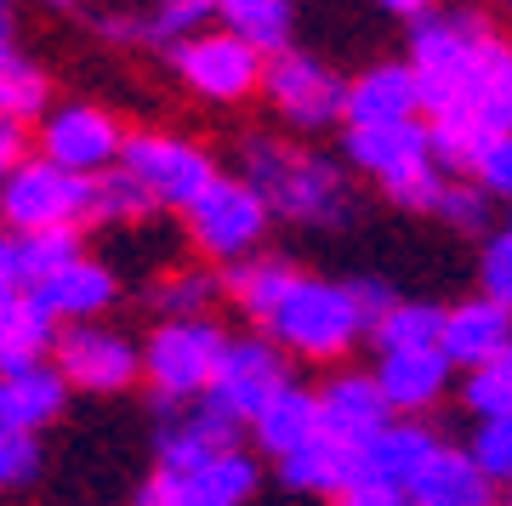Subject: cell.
I'll return each mask as SVG.
<instances>
[{
	"mask_svg": "<svg viewBox=\"0 0 512 506\" xmlns=\"http://www.w3.org/2000/svg\"><path fill=\"white\" fill-rule=\"evenodd\" d=\"M239 177L268 199V211L302 228H342L353 222V188L342 165L296 148L285 137H245L239 143Z\"/></svg>",
	"mask_w": 512,
	"mask_h": 506,
	"instance_id": "obj_1",
	"label": "cell"
},
{
	"mask_svg": "<svg viewBox=\"0 0 512 506\" xmlns=\"http://www.w3.org/2000/svg\"><path fill=\"white\" fill-rule=\"evenodd\" d=\"M348 165L365 171V177L382 182V194L399 205V211H427L439 217L444 182L439 160H433V131L421 120H399V126H348Z\"/></svg>",
	"mask_w": 512,
	"mask_h": 506,
	"instance_id": "obj_2",
	"label": "cell"
},
{
	"mask_svg": "<svg viewBox=\"0 0 512 506\" xmlns=\"http://www.w3.org/2000/svg\"><path fill=\"white\" fill-rule=\"evenodd\" d=\"M501 35L478 6H461V12H439V18L416 23L410 35V69H416L421 86V114L439 120L450 114V103L461 97L467 74L478 69V57L490 52V40Z\"/></svg>",
	"mask_w": 512,
	"mask_h": 506,
	"instance_id": "obj_3",
	"label": "cell"
},
{
	"mask_svg": "<svg viewBox=\"0 0 512 506\" xmlns=\"http://www.w3.org/2000/svg\"><path fill=\"white\" fill-rule=\"evenodd\" d=\"M228 330L217 319H160V330L143 347V381L165 404H200L217 387L222 353H228Z\"/></svg>",
	"mask_w": 512,
	"mask_h": 506,
	"instance_id": "obj_4",
	"label": "cell"
},
{
	"mask_svg": "<svg viewBox=\"0 0 512 506\" xmlns=\"http://www.w3.org/2000/svg\"><path fill=\"white\" fill-rule=\"evenodd\" d=\"M268 336H274L285 353L296 359H342L359 336H370L365 319H359V302H353V285H336V279H308L285 296V308L268 319Z\"/></svg>",
	"mask_w": 512,
	"mask_h": 506,
	"instance_id": "obj_5",
	"label": "cell"
},
{
	"mask_svg": "<svg viewBox=\"0 0 512 506\" xmlns=\"http://www.w3.org/2000/svg\"><path fill=\"white\" fill-rule=\"evenodd\" d=\"M86 217H92V177H74L46 154H29L0 182V228L18 239L46 228H80Z\"/></svg>",
	"mask_w": 512,
	"mask_h": 506,
	"instance_id": "obj_6",
	"label": "cell"
},
{
	"mask_svg": "<svg viewBox=\"0 0 512 506\" xmlns=\"http://www.w3.org/2000/svg\"><path fill=\"white\" fill-rule=\"evenodd\" d=\"M120 165L143 182L154 205H171V211H183V217L211 194V182L222 177L217 160H211L194 137H177V131H131Z\"/></svg>",
	"mask_w": 512,
	"mask_h": 506,
	"instance_id": "obj_7",
	"label": "cell"
},
{
	"mask_svg": "<svg viewBox=\"0 0 512 506\" xmlns=\"http://www.w3.org/2000/svg\"><path fill=\"white\" fill-rule=\"evenodd\" d=\"M165 57H171L177 80L205 103H245L251 91H262V74H268V57L228 29H200Z\"/></svg>",
	"mask_w": 512,
	"mask_h": 506,
	"instance_id": "obj_8",
	"label": "cell"
},
{
	"mask_svg": "<svg viewBox=\"0 0 512 506\" xmlns=\"http://www.w3.org/2000/svg\"><path fill=\"white\" fill-rule=\"evenodd\" d=\"M268 222H274V211H268V199L256 194L251 182L245 177H217L211 194L188 211V239H194L211 262H228V268H234V262L256 256Z\"/></svg>",
	"mask_w": 512,
	"mask_h": 506,
	"instance_id": "obj_9",
	"label": "cell"
},
{
	"mask_svg": "<svg viewBox=\"0 0 512 506\" xmlns=\"http://www.w3.org/2000/svg\"><path fill=\"white\" fill-rule=\"evenodd\" d=\"M262 97H268V109L296 131H325V126H336V120H348V80L336 69H325L319 57L296 52V46L268 57Z\"/></svg>",
	"mask_w": 512,
	"mask_h": 506,
	"instance_id": "obj_10",
	"label": "cell"
},
{
	"mask_svg": "<svg viewBox=\"0 0 512 506\" xmlns=\"http://www.w3.org/2000/svg\"><path fill=\"white\" fill-rule=\"evenodd\" d=\"M285 387H291V353H285L274 336H234L228 353H222L217 387L205 398H211L217 410H228L239 427H251Z\"/></svg>",
	"mask_w": 512,
	"mask_h": 506,
	"instance_id": "obj_11",
	"label": "cell"
},
{
	"mask_svg": "<svg viewBox=\"0 0 512 506\" xmlns=\"http://www.w3.org/2000/svg\"><path fill=\"white\" fill-rule=\"evenodd\" d=\"M40 154L74 177H103L120 165L126 154V131L114 120L109 109H97V103H63L40 120Z\"/></svg>",
	"mask_w": 512,
	"mask_h": 506,
	"instance_id": "obj_12",
	"label": "cell"
},
{
	"mask_svg": "<svg viewBox=\"0 0 512 506\" xmlns=\"http://www.w3.org/2000/svg\"><path fill=\"white\" fill-rule=\"evenodd\" d=\"M256 495V461L245 450H228L205 467H154L131 506H245Z\"/></svg>",
	"mask_w": 512,
	"mask_h": 506,
	"instance_id": "obj_13",
	"label": "cell"
},
{
	"mask_svg": "<svg viewBox=\"0 0 512 506\" xmlns=\"http://www.w3.org/2000/svg\"><path fill=\"white\" fill-rule=\"evenodd\" d=\"M52 364L80 393H126L131 381L143 376V347L126 342L109 325H63Z\"/></svg>",
	"mask_w": 512,
	"mask_h": 506,
	"instance_id": "obj_14",
	"label": "cell"
},
{
	"mask_svg": "<svg viewBox=\"0 0 512 506\" xmlns=\"http://www.w3.org/2000/svg\"><path fill=\"white\" fill-rule=\"evenodd\" d=\"M165 410H171V421L154 438L160 467L183 472V467H205V461L239 450V421L228 410H217L211 398H200V404H165Z\"/></svg>",
	"mask_w": 512,
	"mask_h": 506,
	"instance_id": "obj_15",
	"label": "cell"
},
{
	"mask_svg": "<svg viewBox=\"0 0 512 506\" xmlns=\"http://www.w3.org/2000/svg\"><path fill=\"white\" fill-rule=\"evenodd\" d=\"M439 347H444V359L456 370H467V376L495 359H512V313L501 302H490V296H467V302L450 308Z\"/></svg>",
	"mask_w": 512,
	"mask_h": 506,
	"instance_id": "obj_16",
	"label": "cell"
},
{
	"mask_svg": "<svg viewBox=\"0 0 512 506\" xmlns=\"http://www.w3.org/2000/svg\"><path fill=\"white\" fill-rule=\"evenodd\" d=\"M319 421H325L330 438H342V444H353V450H365L376 433L393 427V410H387L376 376H365V370H342V376H330L325 387H319Z\"/></svg>",
	"mask_w": 512,
	"mask_h": 506,
	"instance_id": "obj_17",
	"label": "cell"
},
{
	"mask_svg": "<svg viewBox=\"0 0 512 506\" xmlns=\"http://www.w3.org/2000/svg\"><path fill=\"white\" fill-rule=\"evenodd\" d=\"M370 376H376L393 416H427L433 404H444L456 364L444 359V347H416V353H382Z\"/></svg>",
	"mask_w": 512,
	"mask_h": 506,
	"instance_id": "obj_18",
	"label": "cell"
},
{
	"mask_svg": "<svg viewBox=\"0 0 512 506\" xmlns=\"http://www.w3.org/2000/svg\"><path fill=\"white\" fill-rule=\"evenodd\" d=\"M29 296H35L40 308L52 313L57 325H97V313H103L114 296H120V285H114V273L103 268V262L80 256V262H69L63 273L40 279Z\"/></svg>",
	"mask_w": 512,
	"mask_h": 506,
	"instance_id": "obj_19",
	"label": "cell"
},
{
	"mask_svg": "<svg viewBox=\"0 0 512 506\" xmlns=\"http://www.w3.org/2000/svg\"><path fill=\"white\" fill-rule=\"evenodd\" d=\"M421 114V86L410 63H376L348 80V126H399Z\"/></svg>",
	"mask_w": 512,
	"mask_h": 506,
	"instance_id": "obj_20",
	"label": "cell"
},
{
	"mask_svg": "<svg viewBox=\"0 0 512 506\" xmlns=\"http://www.w3.org/2000/svg\"><path fill=\"white\" fill-rule=\"evenodd\" d=\"M490 495L495 484L484 478L473 450H456V444H439V455L410 484V506H490Z\"/></svg>",
	"mask_w": 512,
	"mask_h": 506,
	"instance_id": "obj_21",
	"label": "cell"
},
{
	"mask_svg": "<svg viewBox=\"0 0 512 506\" xmlns=\"http://www.w3.org/2000/svg\"><path fill=\"white\" fill-rule=\"evenodd\" d=\"M69 404V381L57 376V364L23 370V376H0V427L6 433H29L35 438L46 421L63 416Z\"/></svg>",
	"mask_w": 512,
	"mask_h": 506,
	"instance_id": "obj_22",
	"label": "cell"
},
{
	"mask_svg": "<svg viewBox=\"0 0 512 506\" xmlns=\"http://www.w3.org/2000/svg\"><path fill=\"white\" fill-rule=\"evenodd\" d=\"M433 455H439V438L427 433L421 421H393L387 433H376L365 450H359V461H365L359 478H382V484L410 495V484L421 478V467H427Z\"/></svg>",
	"mask_w": 512,
	"mask_h": 506,
	"instance_id": "obj_23",
	"label": "cell"
},
{
	"mask_svg": "<svg viewBox=\"0 0 512 506\" xmlns=\"http://www.w3.org/2000/svg\"><path fill=\"white\" fill-rule=\"evenodd\" d=\"M359 472H365L359 450L342 444V438H330V433H319L313 444H302L296 455L279 461V478H285L291 489H302V495H330V501H336Z\"/></svg>",
	"mask_w": 512,
	"mask_h": 506,
	"instance_id": "obj_24",
	"label": "cell"
},
{
	"mask_svg": "<svg viewBox=\"0 0 512 506\" xmlns=\"http://www.w3.org/2000/svg\"><path fill=\"white\" fill-rule=\"evenodd\" d=\"M296 285H302V273H296L285 256H262V251L222 273V290L234 296V308L251 313V319H262V325L285 308V296H291Z\"/></svg>",
	"mask_w": 512,
	"mask_h": 506,
	"instance_id": "obj_25",
	"label": "cell"
},
{
	"mask_svg": "<svg viewBox=\"0 0 512 506\" xmlns=\"http://www.w3.org/2000/svg\"><path fill=\"white\" fill-rule=\"evenodd\" d=\"M256 444L274 455V461H285V455H296L302 444H313V438L325 433V421H319V393H308V387H285V393L262 410V416L251 421Z\"/></svg>",
	"mask_w": 512,
	"mask_h": 506,
	"instance_id": "obj_26",
	"label": "cell"
},
{
	"mask_svg": "<svg viewBox=\"0 0 512 506\" xmlns=\"http://www.w3.org/2000/svg\"><path fill=\"white\" fill-rule=\"evenodd\" d=\"M57 336H63L57 319L23 290V302L12 308V319L0 325V376H23V370L52 364L46 353H57Z\"/></svg>",
	"mask_w": 512,
	"mask_h": 506,
	"instance_id": "obj_27",
	"label": "cell"
},
{
	"mask_svg": "<svg viewBox=\"0 0 512 506\" xmlns=\"http://www.w3.org/2000/svg\"><path fill=\"white\" fill-rule=\"evenodd\" d=\"M217 18L228 35L239 40H251L262 57H279V52H291V0H217Z\"/></svg>",
	"mask_w": 512,
	"mask_h": 506,
	"instance_id": "obj_28",
	"label": "cell"
},
{
	"mask_svg": "<svg viewBox=\"0 0 512 506\" xmlns=\"http://www.w3.org/2000/svg\"><path fill=\"white\" fill-rule=\"evenodd\" d=\"M46 103H52V80L35 57H23L18 46H0V114L6 120H46Z\"/></svg>",
	"mask_w": 512,
	"mask_h": 506,
	"instance_id": "obj_29",
	"label": "cell"
},
{
	"mask_svg": "<svg viewBox=\"0 0 512 506\" xmlns=\"http://www.w3.org/2000/svg\"><path fill=\"white\" fill-rule=\"evenodd\" d=\"M444 319H450V308H433V302H399V308L387 313L382 325L370 330V342L382 347V353H416V347H439Z\"/></svg>",
	"mask_w": 512,
	"mask_h": 506,
	"instance_id": "obj_30",
	"label": "cell"
},
{
	"mask_svg": "<svg viewBox=\"0 0 512 506\" xmlns=\"http://www.w3.org/2000/svg\"><path fill=\"white\" fill-rule=\"evenodd\" d=\"M80 228H46V234H23L18 239V285L35 290L40 279L63 273L69 262H80Z\"/></svg>",
	"mask_w": 512,
	"mask_h": 506,
	"instance_id": "obj_31",
	"label": "cell"
},
{
	"mask_svg": "<svg viewBox=\"0 0 512 506\" xmlns=\"http://www.w3.org/2000/svg\"><path fill=\"white\" fill-rule=\"evenodd\" d=\"M222 296V279L205 268H177L154 285V308L165 319H211V302Z\"/></svg>",
	"mask_w": 512,
	"mask_h": 506,
	"instance_id": "obj_32",
	"label": "cell"
},
{
	"mask_svg": "<svg viewBox=\"0 0 512 506\" xmlns=\"http://www.w3.org/2000/svg\"><path fill=\"white\" fill-rule=\"evenodd\" d=\"M148 211H160V205L148 199V188L131 177L126 165H114V171H103L92 182V222H143Z\"/></svg>",
	"mask_w": 512,
	"mask_h": 506,
	"instance_id": "obj_33",
	"label": "cell"
},
{
	"mask_svg": "<svg viewBox=\"0 0 512 506\" xmlns=\"http://www.w3.org/2000/svg\"><path fill=\"white\" fill-rule=\"evenodd\" d=\"M461 398H467V410H473L478 421L512 416V359H495V364H484V370H473L467 387H461Z\"/></svg>",
	"mask_w": 512,
	"mask_h": 506,
	"instance_id": "obj_34",
	"label": "cell"
},
{
	"mask_svg": "<svg viewBox=\"0 0 512 506\" xmlns=\"http://www.w3.org/2000/svg\"><path fill=\"white\" fill-rule=\"evenodd\" d=\"M473 461L484 467V478L490 484H512V416L501 421H478V433H473Z\"/></svg>",
	"mask_w": 512,
	"mask_h": 506,
	"instance_id": "obj_35",
	"label": "cell"
},
{
	"mask_svg": "<svg viewBox=\"0 0 512 506\" xmlns=\"http://www.w3.org/2000/svg\"><path fill=\"white\" fill-rule=\"evenodd\" d=\"M478 285H484L478 296H490V302H501L512 313V228L484 239V251H478Z\"/></svg>",
	"mask_w": 512,
	"mask_h": 506,
	"instance_id": "obj_36",
	"label": "cell"
},
{
	"mask_svg": "<svg viewBox=\"0 0 512 506\" xmlns=\"http://www.w3.org/2000/svg\"><path fill=\"white\" fill-rule=\"evenodd\" d=\"M490 205L495 199L478 188V182H450V194H444L439 217L456 228V234H484L490 239Z\"/></svg>",
	"mask_w": 512,
	"mask_h": 506,
	"instance_id": "obj_37",
	"label": "cell"
},
{
	"mask_svg": "<svg viewBox=\"0 0 512 506\" xmlns=\"http://www.w3.org/2000/svg\"><path fill=\"white\" fill-rule=\"evenodd\" d=\"M467 182H478L490 199H512V131L507 137H484V143H478Z\"/></svg>",
	"mask_w": 512,
	"mask_h": 506,
	"instance_id": "obj_38",
	"label": "cell"
},
{
	"mask_svg": "<svg viewBox=\"0 0 512 506\" xmlns=\"http://www.w3.org/2000/svg\"><path fill=\"white\" fill-rule=\"evenodd\" d=\"M35 472H40V444L29 433H6V427H0V495L29 484Z\"/></svg>",
	"mask_w": 512,
	"mask_h": 506,
	"instance_id": "obj_39",
	"label": "cell"
},
{
	"mask_svg": "<svg viewBox=\"0 0 512 506\" xmlns=\"http://www.w3.org/2000/svg\"><path fill=\"white\" fill-rule=\"evenodd\" d=\"M353 302H359V319H365V330H376L387 313L399 308V296H393V285H387V279H353Z\"/></svg>",
	"mask_w": 512,
	"mask_h": 506,
	"instance_id": "obj_40",
	"label": "cell"
},
{
	"mask_svg": "<svg viewBox=\"0 0 512 506\" xmlns=\"http://www.w3.org/2000/svg\"><path fill=\"white\" fill-rule=\"evenodd\" d=\"M336 506H410V495L382 484V478H353V484L336 495Z\"/></svg>",
	"mask_w": 512,
	"mask_h": 506,
	"instance_id": "obj_41",
	"label": "cell"
},
{
	"mask_svg": "<svg viewBox=\"0 0 512 506\" xmlns=\"http://www.w3.org/2000/svg\"><path fill=\"white\" fill-rule=\"evenodd\" d=\"M23 160H29V131H23V120H6L0 114V182L12 177Z\"/></svg>",
	"mask_w": 512,
	"mask_h": 506,
	"instance_id": "obj_42",
	"label": "cell"
},
{
	"mask_svg": "<svg viewBox=\"0 0 512 506\" xmlns=\"http://www.w3.org/2000/svg\"><path fill=\"white\" fill-rule=\"evenodd\" d=\"M0 285H18V234L0 228Z\"/></svg>",
	"mask_w": 512,
	"mask_h": 506,
	"instance_id": "obj_43",
	"label": "cell"
},
{
	"mask_svg": "<svg viewBox=\"0 0 512 506\" xmlns=\"http://www.w3.org/2000/svg\"><path fill=\"white\" fill-rule=\"evenodd\" d=\"M387 12H393V18H416V23H427L433 18V6H439V0H382Z\"/></svg>",
	"mask_w": 512,
	"mask_h": 506,
	"instance_id": "obj_44",
	"label": "cell"
},
{
	"mask_svg": "<svg viewBox=\"0 0 512 506\" xmlns=\"http://www.w3.org/2000/svg\"><path fill=\"white\" fill-rule=\"evenodd\" d=\"M18 302H23V290H18V285H0V325L12 319V308H18Z\"/></svg>",
	"mask_w": 512,
	"mask_h": 506,
	"instance_id": "obj_45",
	"label": "cell"
},
{
	"mask_svg": "<svg viewBox=\"0 0 512 506\" xmlns=\"http://www.w3.org/2000/svg\"><path fill=\"white\" fill-rule=\"evenodd\" d=\"M0 46H12V0H0Z\"/></svg>",
	"mask_w": 512,
	"mask_h": 506,
	"instance_id": "obj_46",
	"label": "cell"
},
{
	"mask_svg": "<svg viewBox=\"0 0 512 506\" xmlns=\"http://www.w3.org/2000/svg\"><path fill=\"white\" fill-rule=\"evenodd\" d=\"M183 6H194V12H217V0H183Z\"/></svg>",
	"mask_w": 512,
	"mask_h": 506,
	"instance_id": "obj_47",
	"label": "cell"
},
{
	"mask_svg": "<svg viewBox=\"0 0 512 506\" xmlns=\"http://www.w3.org/2000/svg\"><path fill=\"white\" fill-rule=\"evenodd\" d=\"M501 506H512V484H507V501H501Z\"/></svg>",
	"mask_w": 512,
	"mask_h": 506,
	"instance_id": "obj_48",
	"label": "cell"
},
{
	"mask_svg": "<svg viewBox=\"0 0 512 506\" xmlns=\"http://www.w3.org/2000/svg\"><path fill=\"white\" fill-rule=\"evenodd\" d=\"M46 6H69V0H46Z\"/></svg>",
	"mask_w": 512,
	"mask_h": 506,
	"instance_id": "obj_49",
	"label": "cell"
},
{
	"mask_svg": "<svg viewBox=\"0 0 512 506\" xmlns=\"http://www.w3.org/2000/svg\"><path fill=\"white\" fill-rule=\"evenodd\" d=\"M507 228H512V222H507Z\"/></svg>",
	"mask_w": 512,
	"mask_h": 506,
	"instance_id": "obj_50",
	"label": "cell"
}]
</instances>
